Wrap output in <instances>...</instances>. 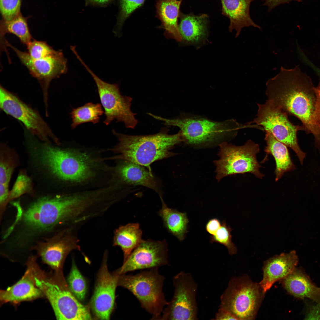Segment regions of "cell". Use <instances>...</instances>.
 <instances>
[{"mask_svg":"<svg viewBox=\"0 0 320 320\" xmlns=\"http://www.w3.org/2000/svg\"><path fill=\"white\" fill-rule=\"evenodd\" d=\"M28 269L20 280L6 289L1 291L0 299L2 303H16L33 300L44 295L36 285L32 266L28 261Z\"/></svg>","mask_w":320,"mask_h":320,"instance_id":"obj_20","label":"cell"},{"mask_svg":"<svg viewBox=\"0 0 320 320\" xmlns=\"http://www.w3.org/2000/svg\"><path fill=\"white\" fill-rule=\"evenodd\" d=\"M159 196L162 207L158 214L162 219L164 226L169 232L180 241L183 240L188 232L189 222L186 213L168 207L164 201L161 195Z\"/></svg>","mask_w":320,"mask_h":320,"instance_id":"obj_27","label":"cell"},{"mask_svg":"<svg viewBox=\"0 0 320 320\" xmlns=\"http://www.w3.org/2000/svg\"><path fill=\"white\" fill-rule=\"evenodd\" d=\"M9 185L0 183V216L1 220L8 203L9 202Z\"/></svg>","mask_w":320,"mask_h":320,"instance_id":"obj_37","label":"cell"},{"mask_svg":"<svg viewBox=\"0 0 320 320\" xmlns=\"http://www.w3.org/2000/svg\"><path fill=\"white\" fill-rule=\"evenodd\" d=\"M22 0H0V11L2 20L9 21L20 12Z\"/></svg>","mask_w":320,"mask_h":320,"instance_id":"obj_36","label":"cell"},{"mask_svg":"<svg viewBox=\"0 0 320 320\" xmlns=\"http://www.w3.org/2000/svg\"><path fill=\"white\" fill-rule=\"evenodd\" d=\"M151 116L163 121L166 125L179 127L183 142L197 148L219 145L223 142H228L235 137L239 130L244 127L233 119L217 121L186 113L171 119L153 114Z\"/></svg>","mask_w":320,"mask_h":320,"instance_id":"obj_5","label":"cell"},{"mask_svg":"<svg viewBox=\"0 0 320 320\" xmlns=\"http://www.w3.org/2000/svg\"><path fill=\"white\" fill-rule=\"evenodd\" d=\"M142 231L139 223H130L121 225L114 231L113 245L120 247L124 255L123 262L128 258L132 251L140 244Z\"/></svg>","mask_w":320,"mask_h":320,"instance_id":"obj_26","label":"cell"},{"mask_svg":"<svg viewBox=\"0 0 320 320\" xmlns=\"http://www.w3.org/2000/svg\"><path fill=\"white\" fill-rule=\"evenodd\" d=\"M5 44L15 51L31 74L39 82L42 90L46 112L48 113V91L50 83L67 71V60L63 52L59 51L55 55L33 59L28 52L18 49L7 40Z\"/></svg>","mask_w":320,"mask_h":320,"instance_id":"obj_14","label":"cell"},{"mask_svg":"<svg viewBox=\"0 0 320 320\" xmlns=\"http://www.w3.org/2000/svg\"><path fill=\"white\" fill-rule=\"evenodd\" d=\"M88 2L93 4L104 5L111 2L113 0H86Z\"/></svg>","mask_w":320,"mask_h":320,"instance_id":"obj_42","label":"cell"},{"mask_svg":"<svg viewBox=\"0 0 320 320\" xmlns=\"http://www.w3.org/2000/svg\"><path fill=\"white\" fill-rule=\"evenodd\" d=\"M264 2L263 5L267 6L269 11H271L277 6L286 3H289L292 1L301 2V0H261Z\"/></svg>","mask_w":320,"mask_h":320,"instance_id":"obj_40","label":"cell"},{"mask_svg":"<svg viewBox=\"0 0 320 320\" xmlns=\"http://www.w3.org/2000/svg\"><path fill=\"white\" fill-rule=\"evenodd\" d=\"M221 224L217 218H212L207 222L206 225L207 231L212 236L215 235L220 227Z\"/></svg>","mask_w":320,"mask_h":320,"instance_id":"obj_38","label":"cell"},{"mask_svg":"<svg viewBox=\"0 0 320 320\" xmlns=\"http://www.w3.org/2000/svg\"><path fill=\"white\" fill-rule=\"evenodd\" d=\"M28 17L19 13L14 18L9 21L1 20L0 22L1 41L2 46L5 45L4 36L6 33H12L16 36L21 41L27 45L33 39L28 23Z\"/></svg>","mask_w":320,"mask_h":320,"instance_id":"obj_28","label":"cell"},{"mask_svg":"<svg viewBox=\"0 0 320 320\" xmlns=\"http://www.w3.org/2000/svg\"><path fill=\"white\" fill-rule=\"evenodd\" d=\"M76 231L65 228L52 237L39 241L31 247L42 261L57 272H59L67 255L73 250H80Z\"/></svg>","mask_w":320,"mask_h":320,"instance_id":"obj_15","label":"cell"},{"mask_svg":"<svg viewBox=\"0 0 320 320\" xmlns=\"http://www.w3.org/2000/svg\"><path fill=\"white\" fill-rule=\"evenodd\" d=\"M231 231L230 227L223 221L220 228L215 235L211 237L210 241L211 243L217 242L224 245L228 249L229 254L233 255L237 253V249L231 240Z\"/></svg>","mask_w":320,"mask_h":320,"instance_id":"obj_34","label":"cell"},{"mask_svg":"<svg viewBox=\"0 0 320 320\" xmlns=\"http://www.w3.org/2000/svg\"><path fill=\"white\" fill-rule=\"evenodd\" d=\"M282 285L289 294L300 299L308 298L320 305V288L311 281L300 269L293 271L282 279Z\"/></svg>","mask_w":320,"mask_h":320,"instance_id":"obj_23","label":"cell"},{"mask_svg":"<svg viewBox=\"0 0 320 320\" xmlns=\"http://www.w3.org/2000/svg\"><path fill=\"white\" fill-rule=\"evenodd\" d=\"M268 100L287 114L299 118L320 143V118L316 93L310 78L298 67L281 66L278 73L266 83Z\"/></svg>","mask_w":320,"mask_h":320,"instance_id":"obj_2","label":"cell"},{"mask_svg":"<svg viewBox=\"0 0 320 320\" xmlns=\"http://www.w3.org/2000/svg\"><path fill=\"white\" fill-rule=\"evenodd\" d=\"M219 159L214 161L216 178L218 181L231 175L249 173L261 179L265 175L260 172L261 166L257 155L260 152L259 144L251 140L244 145L237 146L224 142L219 145Z\"/></svg>","mask_w":320,"mask_h":320,"instance_id":"obj_8","label":"cell"},{"mask_svg":"<svg viewBox=\"0 0 320 320\" xmlns=\"http://www.w3.org/2000/svg\"><path fill=\"white\" fill-rule=\"evenodd\" d=\"M158 268L149 269L135 275H119L118 286L131 292L142 307L152 315L151 319L160 320L164 307L168 302L163 292L165 279Z\"/></svg>","mask_w":320,"mask_h":320,"instance_id":"obj_6","label":"cell"},{"mask_svg":"<svg viewBox=\"0 0 320 320\" xmlns=\"http://www.w3.org/2000/svg\"><path fill=\"white\" fill-rule=\"evenodd\" d=\"M24 194L35 195L33 180L26 170L22 169L18 173L12 189L10 191L9 202Z\"/></svg>","mask_w":320,"mask_h":320,"instance_id":"obj_31","label":"cell"},{"mask_svg":"<svg viewBox=\"0 0 320 320\" xmlns=\"http://www.w3.org/2000/svg\"><path fill=\"white\" fill-rule=\"evenodd\" d=\"M213 319L237 320L236 318L229 311L220 307L216 313L215 319Z\"/></svg>","mask_w":320,"mask_h":320,"instance_id":"obj_39","label":"cell"},{"mask_svg":"<svg viewBox=\"0 0 320 320\" xmlns=\"http://www.w3.org/2000/svg\"><path fill=\"white\" fill-rule=\"evenodd\" d=\"M256 117L248 124L255 123L263 129L271 133L278 140L291 148L295 153L302 165L306 153L298 143L297 132L299 127L289 120L287 114L267 99L263 104L257 103Z\"/></svg>","mask_w":320,"mask_h":320,"instance_id":"obj_10","label":"cell"},{"mask_svg":"<svg viewBox=\"0 0 320 320\" xmlns=\"http://www.w3.org/2000/svg\"><path fill=\"white\" fill-rule=\"evenodd\" d=\"M145 0H119L120 11L114 32L118 36L127 18L136 9L142 6Z\"/></svg>","mask_w":320,"mask_h":320,"instance_id":"obj_33","label":"cell"},{"mask_svg":"<svg viewBox=\"0 0 320 320\" xmlns=\"http://www.w3.org/2000/svg\"><path fill=\"white\" fill-rule=\"evenodd\" d=\"M81 213L79 199L74 193L57 192L40 196L19 213L20 222L28 235L43 233L58 227H73Z\"/></svg>","mask_w":320,"mask_h":320,"instance_id":"obj_3","label":"cell"},{"mask_svg":"<svg viewBox=\"0 0 320 320\" xmlns=\"http://www.w3.org/2000/svg\"><path fill=\"white\" fill-rule=\"evenodd\" d=\"M0 106L6 113L21 121L28 132L40 140L61 144L59 139L37 111L1 85Z\"/></svg>","mask_w":320,"mask_h":320,"instance_id":"obj_11","label":"cell"},{"mask_svg":"<svg viewBox=\"0 0 320 320\" xmlns=\"http://www.w3.org/2000/svg\"><path fill=\"white\" fill-rule=\"evenodd\" d=\"M107 253L98 273L95 291L91 299L92 310L97 318L108 320L114 307L115 292L119 275L111 274L107 264Z\"/></svg>","mask_w":320,"mask_h":320,"instance_id":"obj_17","label":"cell"},{"mask_svg":"<svg viewBox=\"0 0 320 320\" xmlns=\"http://www.w3.org/2000/svg\"><path fill=\"white\" fill-rule=\"evenodd\" d=\"M296 252L282 253L269 258L264 263L263 278L259 283L264 292H266L274 283L282 279L292 273L298 263Z\"/></svg>","mask_w":320,"mask_h":320,"instance_id":"obj_19","label":"cell"},{"mask_svg":"<svg viewBox=\"0 0 320 320\" xmlns=\"http://www.w3.org/2000/svg\"><path fill=\"white\" fill-rule=\"evenodd\" d=\"M173 283L174 295L160 320H198V285L191 273L180 272L173 277Z\"/></svg>","mask_w":320,"mask_h":320,"instance_id":"obj_13","label":"cell"},{"mask_svg":"<svg viewBox=\"0 0 320 320\" xmlns=\"http://www.w3.org/2000/svg\"><path fill=\"white\" fill-rule=\"evenodd\" d=\"M306 318L309 319H320V305L317 304L313 306Z\"/></svg>","mask_w":320,"mask_h":320,"instance_id":"obj_41","label":"cell"},{"mask_svg":"<svg viewBox=\"0 0 320 320\" xmlns=\"http://www.w3.org/2000/svg\"><path fill=\"white\" fill-rule=\"evenodd\" d=\"M169 264L165 240H143L116 273L120 275L140 269L159 268Z\"/></svg>","mask_w":320,"mask_h":320,"instance_id":"obj_16","label":"cell"},{"mask_svg":"<svg viewBox=\"0 0 320 320\" xmlns=\"http://www.w3.org/2000/svg\"><path fill=\"white\" fill-rule=\"evenodd\" d=\"M20 164L18 154L14 148L1 143L0 146V183L9 185L14 171Z\"/></svg>","mask_w":320,"mask_h":320,"instance_id":"obj_29","label":"cell"},{"mask_svg":"<svg viewBox=\"0 0 320 320\" xmlns=\"http://www.w3.org/2000/svg\"><path fill=\"white\" fill-rule=\"evenodd\" d=\"M113 132L119 143L108 150L116 155L105 157V160L128 161L148 167L150 170V165L154 162L175 155L171 150L183 142L180 131L169 135L163 129L157 134L147 135H128L114 130Z\"/></svg>","mask_w":320,"mask_h":320,"instance_id":"obj_4","label":"cell"},{"mask_svg":"<svg viewBox=\"0 0 320 320\" xmlns=\"http://www.w3.org/2000/svg\"><path fill=\"white\" fill-rule=\"evenodd\" d=\"M253 0H221L222 14L230 20L228 30L236 31L235 37L240 34L242 29L245 27L252 26L259 29L261 27L251 18L249 8Z\"/></svg>","mask_w":320,"mask_h":320,"instance_id":"obj_22","label":"cell"},{"mask_svg":"<svg viewBox=\"0 0 320 320\" xmlns=\"http://www.w3.org/2000/svg\"><path fill=\"white\" fill-rule=\"evenodd\" d=\"M118 160L114 166H111L110 184L125 187L141 185L153 190L160 194L158 183L151 171L128 161Z\"/></svg>","mask_w":320,"mask_h":320,"instance_id":"obj_18","label":"cell"},{"mask_svg":"<svg viewBox=\"0 0 320 320\" xmlns=\"http://www.w3.org/2000/svg\"><path fill=\"white\" fill-rule=\"evenodd\" d=\"M265 132V140L267 145L264 151L266 156L263 161L269 154L274 157L276 162L275 180L278 181L285 173L294 170L296 167L291 159L287 146L277 140L271 133Z\"/></svg>","mask_w":320,"mask_h":320,"instance_id":"obj_25","label":"cell"},{"mask_svg":"<svg viewBox=\"0 0 320 320\" xmlns=\"http://www.w3.org/2000/svg\"><path fill=\"white\" fill-rule=\"evenodd\" d=\"M79 61L93 77L97 85L101 103L105 116L104 123L109 124L113 121L123 122L127 128H134L138 121L131 110L132 98L122 96L117 84L106 82L97 76L82 59Z\"/></svg>","mask_w":320,"mask_h":320,"instance_id":"obj_12","label":"cell"},{"mask_svg":"<svg viewBox=\"0 0 320 320\" xmlns=\"http://www.w3.org/2000/svg\"><path fill=\"white\" fill-rule=\"evenodd\" d=\"M183 0H158L156 4V16L165 30L164 35L181 42L182 38L178 24L180 9Z\"/></svg>","mask_w":320,"mask_h":320,"instance_id":"obj_24","label":"cell"},{"mask_svg":"<svg viewBox=\"0 0 320 320\" xmlns=\"http://www.w3.org/2000/svg\"><path fill=\"white\" fill-rule=\"evenodd\" d=\"M103 113L102 106L100 104H94L91 102L73 109L71 113L72 122L71 128L74 129L80 124L88 122L97 123Z\"/></svg>","mask_w":320,"mask_h":320,"instance_id":"obj_30","label":"cell"},{"mask_svg":"<svg viewBox=\"0 0 320 320\" xmlns=\"http://www.w3.org/2000/svg\"><path fill=\"white\" fill-rule=\"evenodd\" d=\"M61 145V144H60ZM38 141L30 150L31 164L34 174L48 186L60 192L89 190L108 183L110 166L100 155L102 151ZM45 182L44 183H45Z\"/></svg>","mask_w":320,"mask_h":320,"instance_id":"obj_1","label":"cell"},{"mask_svg":"<svg viewBox=\"0 0 320 320\" xmlns=\"http://www.w3.org/2000/svg\"><path fill=\"white\" fill-rule=\"evenodd\" d=\"M314 90L317 96L318 111L320 118V83L317 87H314Z\"/></svg>","mask_w":320,"mask_h":320,"instance_id":"obj_43","label":"cell"},{"mask_svg":"<svg viewBox=\"0 0 320 320\" xmlns=\"http://www.w3.org/2000/svg\"><path fill=\"white\" fill-rule=\"evenodd\" d=\"M67 281L69 289L72 293L79 300H83L86 292V283L73 261Z\"/></svg>","mask_w":320,"mask_h":320,"instance_id":"obj_32","label":"cell"},{"mask_svg":"<svg viewBox=\"0 0 320 320\" xmlns=\"http://www.w3.org/2000/svg\"><path fill=\"white\" fill-rule=\"evenodd\" d=\"M179 25L182 42L185 45H199L203 44L208 37V16L205 14L196 15L191 13H180Z\"/></svg>","mask_w":320,"mask_h":320,"instance_id":"obj_21","label":"cell"},{"mask_svg":"<svg viewBox=\"0 0 320 320\" xmlns=\"http://www.w3.org/2000/svg\"><path fill=\"white\" fill-rule=\"evenodd\" d=\"M36 285L49 300L58 320L92 319L88 308L70 290L47 278L38 268L33 271Z\"/></svg>","mask_w":320,"mask_h":320,"instance_id":"obj_9","label":"cell"},{"mask_svg":"<svg viewBox=\"0 0 320 320\" xmlns=\"http://www.w3.org/2000/svg\"><path fill=\"white\" fill-rule=\"evenodd\" d=\"M265 293L259 283L246 275L233 277L220 296L219 307L237 320L255 319Z\"/></svg>","mask_w":320,"mask_h":320,"instance_id":"obj_7","label":"cell"},{"mask_svg":"<svg viewBox=\"0 0 320 320\" xmlns=\"http://www.w3.org/2000/svg\"><path fill=\"white\" fill-rule=\"evenodd\" d=\"M28 53L33 59H38L57 54L59 51L54 49L46 42L32 40L27 45Z\"/></svg>","mask_w":320,"mask_h":320,"instance_id":"obj_35","label":"cell"}]
</instances>
